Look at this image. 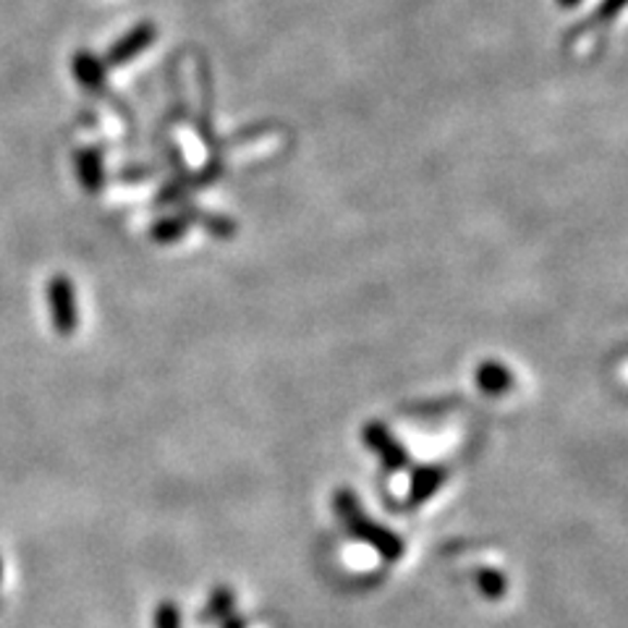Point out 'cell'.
Here are the masks:
<instances>
[{"label": "cell", "instance_id": "obj_1", "mask_svg": "<svg viewBox=\"0 0 628 628\" xmlns=\"http://www.w3.org/2000/svg\"><path fill=\"white\" fill-rule=\"evenodd\" d=\"M336 508H338V514L343 516V521L349 523V529L353 534L362 536V540H370L372 545L385 555V558H401L403 555L401 536H396L392 532H388V529L377 527L375 521L366 519V516L362 514V508H359V500L349 493V490H340V493L336 495Z\"/></svg>", "mask_w": 628, "mask_h": 628}, {"label": "cell", "instance_id": "obj_2", "mask_svg": "<svg viewBox=\"0 0 628 628\" xmlns=\"http://www.w3.org/2000/svg\"><path fill=\"white\" fill-rule=\"evenodd\" d=\"M48 304L52 314V327H56L58 336L69 338L74 336L78 325V312H76V288L71 283V278L65 275H56L48 283Z\"/></svg>", "mask_w": 628, "mask_h": 628}, {"label": "cell", "instance_id": "obj_3", "mask_svg": "<svg viewBox=\"0 0 628 628\" xmlns=\"http://www.w3.org/2000/svg\"><path fill=\"white\" fill-rule=\"evenodd\" d=\"M364 443L370 445V448L375 450V454H379V458H383L385 467H388V469L406 467L403 445L390 435V430L385 427V424H379V422L366 424V427H364Z\"/></svg>", "mask_w": 628, "mask_h": 628}, {"label": "cell", "instance_id": "obj_4", "mask_svg": "<svg viewBox=\"0 0 628 628\" xmlns=\"http://www.w3.org/2000/svg\"><path fill=\"white\" fill-rule=\"evenodd\" d=\"M155 39V26L153 24H140L136 29H131L126 37H121L108 52V63L110 65H123L129 63L131 58L140 56L142 50H147Z\"/></svg>", "mask_w": 628, "mask_h": 628}, {"label": "cell", "instance_id": "obj_5", "mask_svg": "<svg viewBox=\"0 0 628 628\" xmlns=\"http://www.w3.org/2000/svg\"><path fill=\"white\" fill-rule=\"evenodd\" d=\"M76 176L82 181V186L87 192L97 194L102 189L105 181V168H102V155L100 149H78L76 153Z\"/></svg>", "mask_w": 628, "mask_h": 628}, {"label": "cell", "instance_id": "obj_6", "mask_svg": "<svg viewBox=\"0 0 628 628\" xmlns=\"http://www.w3.org/2000/svg\"><path fill=\"white\" fill-rule=\"evenodd\" d=\"M476 385H480V390L490 392V396H500V392L510 390L514 375L500 362H484L476 366Z\"/></svg>", "mask_w": 628, "mask_h": 628}, {"label": "cell", "instance_id": "obj_7", "mask_svg": "<svg viewBox=\"0 0 628 628\" xmlns=\"http://www.w3.org/2000/svg\"><path fill=\"white\" fill-rule=\"evenodd\" d=\"M74 74H76L82 87H87V89H100L102 87V78H105L102 63L97 61V58H92L89 52H78L76 63H74Z\"/></svg>", "mask_w": 628, "mask_h": 628}, {"label": "cell", "instance_id": "obj_8", "mask_svg": "<svg viewBox=\"0 0 628 628\" xmlns=\"http://www.w3.org/2000/svg\"><path fill=\"white\" fill-rule=\"evenodd\" d=\"M445 480V471L440 469H419L414 474V482H411V503H422L440 487Z\"/></svg>", "mask_w": 628, "mask_h": 628}, {"label": "cell", "instance_id": "obj_9", "mask_svg": "<svg viewBox=\"0 0 628 628\" xmlns=\"http://www.w3.org/2000/svg\"><path fill=\"white\" fill-rule=\"evenodd\" d=\"M183 231H186V220H183V218H166V220H160L153 228V235H155V241H160V244H168V241L179 239Z\"/></svg>", "mask_w": 628, "mask_h": 628}, {"label": "cell", "instance_id": "obj_10", "mask_svg": "<svg viewBox=\"0 0 628 628\" xmlns=\"http://www.w3.org/2000/svg\"><path fill=\"white\" fill-rule=\"evenodd\" d=\"M480 589L490 594V597H497L500 592H506V579H503L500 573H493V571H482L480 576Z\"/></svg>", "mask_w": 628, "mask_h": 628}, {"label": "cell", "instance_id": "obj_11", "mask_svg": "<svg viewBox=\"0 0 628 628\" xmlns=\"http://www.w3.org/2000/svg\"><path fill=\"white\" fill-rule=\"evenodd\" d=\"M157 628H179V613L168 602L160 605V613H157Z\"/></svg>", "mask_w": 628, "mask_h": 628}, {"label": "cell", "instance_id": "obj_12", "mask_svg": "<svg viewBox=\"0 0 628 628\" xmlns=\"http://www.w3.org/2000/svg\"><path fill=\"white\" fill-rule=\"evenodd\" d=\"M624 9V0H605V5H602V16H613V13H618Z\"/></svg>", "mask_w": 628, "mask_h": 628}, {"label": "cell", "instance_id": "obj_13", "mask_svg": "<svg viewBox=\"0 0 628 628\" xmlns=\"http://www.w3.org/2000/svg\"><path fill=\"white\" fill-rule=\"evenodd\" d=\"M558 3L563 5V9H573V5H579L581 0H558Z\"/></svg>", "mask_w": 628, "mask_h": 628}, {"label": "cell", "instance_id": "obj_14", "mask_svg": "<svg viewBox=\"0 0 628 628\" xmlns=\"http://www.w3.org/2000/svg\"><path fill=\"white\" fill-rule=\"evenodd\" d=\"M0 579H3V560H0Z\"/></svg>", "mask_w": 628, "mask_h": 628}]
</instances>
